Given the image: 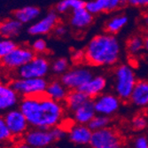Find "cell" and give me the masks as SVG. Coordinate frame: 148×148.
Here are the masks:
<instances>
[{
	"label": "cell",
	"instance_id": "17",
	"mask_svg": "<svg viewBox=\"0 0 148 148\" xmlns=\"http://www.w3.org/2000/svg\"><path fill=\"white\" fill-rule=\"evenodd\" d=\"M130 103L137 107L148 106V80H139L130 97Z\"/></svg>",
	"mask_w": 148,
	"mask_h": 148
},
{
	"label": "cell",
	"instance_id": "40",
	"mask_svg": "<svg viewBox=\"0 0 148 148\" xmlns=\"http://www.w3.org/2000/svg\"><path fill=\"white\" fill-rule=\"evenodd\" d=\"M143 23L144 25L148 29V11L145 12V14L143 15Z\"/></svg>",
	"mask_w": 148,
	"mask_h": 148
},
{
	"label": "cell",
	"instance_id": "39",
	"mask_svg": "<svg viewBox=\"0 0 148 148\" xmlns=\"http://www.w3.org/2000/svg\"><path fill=\"white\" fill-rule=\"evenodd\" d=\"M144 39V48L145 50H146L148 51V29L145 33V36H143Z\"/></svg>",
	"mask_w": 148,
	"mask_h": 148
},
{
	"label": "cell",
	"instance_id": "34",
	"mask_svg": "<svg viewBox=\"0 0 148 148\" xmlns=\"http://www.w3.org/2000/svg\"><path fill=\"white\" fill-rule=\"evenodd\" d=\"M134 148H148V138L145 136H138L134 140Z\"/></svg>",
	"mask_w": 148,
	"mask_h": 148
},
{
	"label": "cell",
	"instance_id": "36",
	"mask_svg": "<svg viewBox=\"0 0 148 148\" xmlns=\"http://www.w3.org/2000/svg\"><path fill=\"white\" fill-rule=\"evenodd\" d=\"M127 4L132 6H138V7H148V0H130L126 1Z\"/></svg>",
	"mask_w": 148,
	"mask_h": 148
},
{
	"label": "cell",
	"instance_id": "3",
	"mask_svg": "<svg viewBox=\"0 0 148 148\" xmlns=\"http://www.w3.org/2000/svg\"><path fill=\"white\" fill-rule=\"evenodd\" d=\"M138 82L134 69L130 65L122 64L114 69V94L123 101L130 100L132 90Z\"/></svg>",
	"mask_w": 148,
	"mask_h": 148
},
{
	"label": "cell",
	"instance_id": "27",
	"mask_svg": "<svg viewBox=\"0 0 148 148\" xmlns=\"http://www.w3.org/2000/svg\"><path fill=\"white\" fill-rule=\"evenodd\" d=\"M111 122V119L108 116L96 114L94 118L90 121V123L88 124V127L90 130L94 132L100 130H104L106 128H108Z\"/></svg>",
	"mask_w": 148,
	"mask_h": 148
},
{
	"label": "cell",
	"instance_id": "30",
	"mask_svg": "<svg viewBox=\"0 0 148 148\" xmlns=\"http://www.w3.org/2000/svg\"><path fill=\"white\" fill-rule=\"evenodd\" d=\"M17 46V44L12 39H0V61L4 60L9 53Z\"/></svg>",
	"mask_w": 148,
	"mask_h": 148
},
{
	"label": "cell",
	"instance_id": "20",
	"mask_svg": "<svg viewBox=\"0 0 148 148\" xmlns=\"http://www.w3.org/2000/svg\"><path fill=\"white\" fill-rule=\"evenodd\" d=\"M93 16L85 9V7L75 10L71 12L70 24L77 30L85 29L92 23Z\"/></svg>",
	"mask_w": 148,
	"mask_h": 148
},
{
	"label": "cell",
	"instance_id": "1",
	"mask_svg": "<svg viewBox=\"0 0 148 148\" xmlns=\"http://www.w3.org/2000/svg\"><path fill=\"white\" fill-rule=\"evenodd\" d=\"M19 109L25 115L30 128L51 130L62 125L65 121V106L51 99L45 94L22 98L19 103Z\"/></svg>",
	"mask_w": 148,
	"mask_h": 148
},
{
	"label": "cell",
	"instance_id": "7",
	"mask_svg": "<svg viewBox=\"0 0 148 148\" xmlns=\"http://www.w3.org/2000/svg\"><path fill=\"white\" fill-rule=\"evenodd\" d=\"M89 145L91 148H123V141L121 135L109 127L92 132Z\"/></svg>",
	"mask_w": 148,
	"mask_h": 148
},
{
	"label": "cell",
	"instance_id": "35",
	"mask_svg": "<svg viewBox=\"0 0 148 148\" xmlns=\"http://www.w3.org/2000/svg\"><path fill=\"white\" fill-rule=\"evenodd\" d=\"M53 32H54L55 36H64L66 34V32H68V29H66V27L65 25L58 24L54 30H53Z\"/></svg>",
	"mask_w": 148,
	"mask_h": 148
},
{
	"label": "cell",
	"instance_id": "9",
	"mask_svg": "<svg viewBox=\"0 0 148 148\" xmlns=\"http://www.w3.org/2000/svg\"><path fill=\"white\" fill-rule=\"evenodd\" d=\"M5 122L15 140L22 139L23 136L29 130V125L25 115L18 108H12L4 114Z\"/></svg>",
	"mask_w": 148,
	"mask_h": 148
},
{
	"label": "cell",
	"instance_id": "32",
	"mask_svg": "<svg viewBox=\"0 0 148 148\" xmlns=\"http://www.w3.org/2000/svg\"><path fill=\"white\" fill-rule=\"evenodd\" d=\"M147 127V121L145 116L142 114H138L134 116L131 120V128L134 130L141 131L144 130Z\"/></svg>",
	"mask_w": 148,
	"mask_h": 148
},
{
	"label": "cell",
	"instance_id": "25",
	"mask_svg": "<svg viewBox=\"0 0 148 148\" xmlns=\"http://www.w3.org/2000/svg\"><path fill=\"white\" fill-rule=\"evenodd\" d=\"M15 141L5 122L4 116L0 114V148H11Z\"/></svg>",
	"mask_w": 148,
	"mask_h": 148
},
{
	"label": "cell",
	"instance_id": "24",
	"mask_svg": "<svg viewBox=\"0 0 148 148\" xmlns=\"http://www.w3.org/2000/svg\"><path fill=\"white\" fill-rule=\"evenodd\" d=\"M129 19L124 14H118L110 18L106 23L105 29L107 34L115 35L116 33L120 32L124 27L127 25Z\"/></svg>",
	"mask_w": 148,
	"mask_h": 148
},
{
	"label": "cell",
	"instance_id": "4",
	"mask_svg": "<svg viewBox=\"0 0 148 148\" xmlns=\"http://www.w3.org/2000/svg\"><path fill=\"white\" fill-rule=\"evenodd\" d=\"M10 84L19 97L31 98L45 95L48 81L45 78L16 77L12 81Z\"/></svg>",
	"mask_w": 148,
	"mask_h": 148
},
{
	"label": "cell",
	"instance_id": "23",
	"mask_svg": "<svg viewBox=\"0 0 148 148\" xmlns=\"http://www.w3.org/2000/svg\"><path fill=\"white\" fill-rule=\"evenodd\" d=\"M90 100L85 94L81 91L80 90H69L65 99V107H66L69 110L74 112L80 106L84 105L86 102Z\"/></svg>",
	"mask_w": 148,
	"mask_h": 148
},
{
	"label": "cell",
	"instance_id": "41",
	"mask_svg": "<svg viewBox=\"0 0 148 148\" xmlns=\"http://www.w3.org/2000/svg\"><path fill=\"white\" fill-rule=\"evenodd\" d=\"M2 38V36H1V34H0V39H1Z\"/></svg>",
	"mask_w": 148,
	"mask_h": 148
},
{
	"label": "cell",
	"instance_id": "26",
	"mask_svg": "<svg viewBox=\"0 0 148 148\" xmlns=\"http://www.w3.org/2000/svg\"><path fill=\"white\" fill-rule=\"evenodd\" d=\"M85 7V1L83 0H62L57 3L55 12L58 13H66L69 11H75Z\"/></svg>",
	"mask_w": 148,
	"mask_h": 148
},
{
	"label": "cell",
	"instance_id": "21",
	"mask_svg": "<svg viewBox=\"0 0 148 148\" xmlns=\"http://www.w3.org/2000/svg\"><path fill=\"white\" fill-rule=\"evenodd\" d=\"M23 28V25L14 18H6L0 21V34L3 38L12 39L18 36Z\"/></svg>",
	"mask_w": 148,
	"mask_h": 148
},
{
	"label": "cell",
	"instance_id": "13",
	"mask_svg": "<svg viewBox=\"0 0 148 148\" xmlns=\"http://www.w3.org/2000/svg\"><path fill=\"white\" fill-rule=\"evenodd\" d=\"M21 99L10 84L0 80V113L15 108L19 105Z\"/></svg>",
	"mask_w": 148,
	"mask_h": 148
},
{
	"label": "cell",
	"instance_id": "28",
	"mask_svg": "<svg viewBox=\"0 0 148 148\" xmlns=\"http://www.w3.org/2000/svg\"><path fill=\"white\" fill-rule=\"evenodd\" d=\"M144 39L143 36H133L127 42V50L130 54L136 55L139 53L142 50H144Z\"/></svg>",
	"mask_w": 148,
	"mask_h": 148
},
{
	"label": "cell",
	"instance_id": "22",
	"mask_svg": "<svg viewBox=\"0 0 148 148\" xmlns=\"http://www.w3.org/2000/svg\"><path fill=\"white\" fill-rule=\"evenodd\" d=\"M69 91V90L62 84L60 80H53L48 82L45 95L52 100L62 103L68 96Z\"/></svg>",
	"mask_w": 148,
	"mask_h": 148
},
{
	"label": "cell",
	"instance_id": "31",
	"mask_svg": "<svg viewBox=\"0 0 148 148\" xmlns=\"http://www.w3.org/2000/svg\"><path fill=\"white\" fill-rule=\"evenodd\" d=\"M30 48L35 53V55H43L48 51L47 43L45 39L43 37H38L35 39Z\"/></svg>",
	"mask_w": 148,
	"mask_h": 148
},
{
	"label": "cell",
	"instance_id": "2",
	"mask_svg": "<svg viewBox=\"0 0 148 148\" xmlns=\"http://www.w3.org/2000/svg\"><path fill=\"white\" fill-rule=\"evenodd\" d=\"M84 53V61L90 66H114L120 59L121 45L115 36L103 33L90 40Z\"/></svg>",
	"mask_w": 148,
	"mask_h": 148
},
{
	"label": "cell",
	"instance_id": "16",
	"mask_svg": "<svg viewBox=\"0 0 148 148\" xmlns=\"http://www.w3.org/2000/svg\"><path fill=\"white\" fill-rule=\"evenodd\" d=\"M107 85V81L103 75H93V77L87 82L82 88L80 89L85 95L91 100L96 99L106 90Z\"/></svg>",
	"mask_w": 148,
	"mask_h": 148
},
{
	"label": "cell",
	"instance_id": "5",
	"mask_svg": "<svg viewBox=\"0 0 148 148\" xmlns=\"http://www.w3.org/2000/svg\"><path fill=\"white\" fill-rule=\"evenodd\" d=\"M51 71V63L45 55H36L16 71L20 78H45Z\"/></svg>",
	"mask_w": 148,
	"mask_h": 148
},
{
	"label": "cell",
	"instance_id": "14",
	"mask_svg": "<svg viewBox=\"0 0 148 148\" xmlns=\"http://www.w3.org/2000/svg\"><path fill=\"white\" fill-rule=\"evenodd\" d=\"M124 4L127 2L121 0H92L85 2V9L93 16L102 12H114Z\"/></svg>",
	"mask_w": 148,
	"mask_h": 148
},
{
	"label": "cell",
	"instance_id": "19",
	"mask_svg": "<svg viewBox=\"0 0 148 148\" xmlns=\"http://www.w3.org/2000/svg\"><path fill=\"white\" fill-rule=\"evenodd\" d=\"M96 114L93 101L90 99L73 112V120L75 123L88 125Z\"/></svg>",
	"mask_w": 148,
	"mask_h": 148
},
{
	"label": "cell",
	"instance_id": "18",
	"mask_svg": "<svg viewBox=\"0 0 148 148\" xmlns=\"http://www.w3.org/2000/svg\"><path fill=\"white\" fill-rule=\"evenodd\" d=\"M41 14V10L36 5H26L13 12V18L23 24L34 23Z\"/></svg>",
	"mask_w": 148,
	"mask_h": 148
},
{
	"label": "cell",
	"instance_id": "11",
	"mask_svg": "<svg viewBox=\"0 0 148 148\" xmlns=\"http://www.w3.org/2000/svg\"><path fill=\"white\" fill-rule=\"evenodd\" d=\"M92 101L97 114L108 117L119 110L121 103H122V100L115 94L112 93H103Z\"/></svg>",
	"mask_w": 148,
	"mask_h": 148
},
{
	"label": "cell",
	"instance_id": "10",
	"mask_svg": "<svg viewBox=\"0 0 148 148\" xmlns=\"http://www.w3.org/2000/svg\"><path fill=\"white\" fill-rule=\"evenodd\" d=\"M58 24H60L59 14L55 11H50L45 16L32 23L29 27L28 32L31 36H45L54 30Z\"/></svg>",
	"mask_w": 148,
	"mask_h": 148
},
{
	"label": "cell",
	"instance_id": "8",
	"mask_svg": "<svg viewBox=\"0 0 148 148\" xmlns=\"http://www.w3.org/2000/svg\"><path fill=\"white\" fill-rule=\"evenodd\" d=\"M35 56V53L30 47L17 45L4 60L0 61V63L2 66L8 70L17 71L21 66L29 63Z\"/></svg>",
	"mask_w": 148,
	"mask_h": 148
},
{
	"label": "cell",
	"instance_id": "33",
	"mask_svg": "<svg viewBox=\"0 0 148 148\" xmlns=\"http://www.w3.org/2000/svg\"><path fill=\"white\" fill-rule=\"evenodd\" d=\"M50 130H51V136L54 141H59L66 136V129L64 128V126H62V125L54 127V128L51 129Z\"/></svg>",
	"mask_w": 148,
	"mask_h": 148
},
{
	"label": "cell",
	"instance_id": "42",
	"mask_svg": "<svg viewBox=\"0 0 148 148\" xmlns=\"http://www.w3.org/2000/svg\"><path fill=\"white\" fill-rule=\"evenodd\" d=\"M147 65H148V61H147Z\"/></svg>",
	"mask_w": 148,
	"mask_h": 148
},
{
	"label": "cell",
	"instance_id": "38",
	"mask_svg": "<svg viewBox=\"0 0 148 148\" xmlns=\"http://www.w3.org/2000/svg\"><path fill=\"white\" fill-rule=\"evenodd\" d=\"M73 60L76 62H80L84 60V53L82 51H77L76 52H75L73 54Z\"/></svg>",
	"mask_w": 148,
	"mask_h": 148
},
{
	"label": "cell",
	"instance_id": "6",
	"mask_svg": "<svg viewBox=\"0 0 148 148\" xmlns=\"http://www.w3.org/2000/svg\"><path fill=\"white\" fill-rule=\"evenodd\" d=\"M93 77V73L86 66H77L69 69L60 76V81L69 90H80Z\"/></svg>",
	"mask_w": 148,
	"mask_h": 148
},
{
	"label": "cell",
	"instance_id": "37",
	"mask_svg": "<svg viewBox=\"0 0 148 148\" xmlns=\"http://www.w3.org/2000/svg\"><path fill=\"white\" fill-rule=\"evenodd\" d=\"M11 148H31L28 144H26L22 139L16 140Z\"/></svg>",
	"mask_w": 148,
	"mask_h": 148
},
{
	"label": "cell",
	"instance_id": "15",
	"mask_svg": "<svg viewBox=\"0 0 148 148\" xmlns=\"http://www.w3.org/2000/svg\"><path fill=\"white\" fill-rule=\"evenodd\" d=\"M66 136L72 143L78 145H85L90 144L92 131L88 125L74 123L66 128Z\"/></svg>",
	"mask_w": 148,
	"mask_h": 148
},
{
	"label": "cell",
	"instance_id": "29",
	"mask_svg": "<svg viewBox=\"0 0 148 148\" xmlns=\"http://www.w3.org/2000/svg\"><path fill=\"white\" fill-rule=\"evenodd\" d=\"M69 69V62L66 58H59L51 64V71L58 75H64Z\"/></svg>",
	"mask_w": 148,
	"mask_h": 148
},
{
	"label": "cell",
	"instance_id": "12",
	"mask_svg": "<svg viewBox=\"0 0 148 148\" xmlns=\"http://www.w3.org/2000/svg\"><path fill=\"white\" fill-rule=\"evenodd\" d=\"M22 140L31 148H46L54 142L50 130L36 128H29Z\"/></svg>",
	"mask_w": 148,
	"mask_h": 148
}]
</instances>
